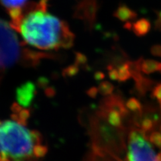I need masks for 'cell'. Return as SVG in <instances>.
<instances>
[{
	"label": "cell",
	"instance_id": "cell-2",
	"mask_svg": "<svg viewBox=\"0 0 161 161\" xmlns=\"http://www.w3.org/2000/svg\"><path fill=\"white\" fill-rule=\"evenodd\" d=\"M47 153L40 134L25 124L0 120V154L11 161H26L42 157Z\"/></svg>",
	"mask_w": 161,
	"mask_h": 161
},
{
	"label": "cell",
	"instance_id": "cell-16",
	"mask_svg": "<svg viewBox=\"0 0 161 161\" xmlns=\"http://www.w3.org/2000/svg\"><path fill=\"white\" fill-rule=\"evenodd\" d=\"M153 127V122L150 118H145L142 120L141 123V128L144 132H148L150 130H152Z\"/></svg>",
	"mask_w": 161,
	"mask_h": 161
},
{
	"label": "cell",
	"instance_id": "cell-26",
	"mask_svg": "<svg viewBox=\"0 0 161 161\" xmlns=\"http://www.w3.org/2000/svg\"><path fill=\"white\" fill-rule=\"evenodd\" d=\"M159 72L161 73V63H160V69H159Z\"/></svg>",
	"mask_w": 161,
	"mask_h": 161
},
{
	"label": "cell",
	"instance_id": "cell-17",
	"mask_svg": "<svg viewBox=\"0 0 161 161\" xmlns=\"http://www.w3.org/2000/svg\"><path fill=\"white\" fill-rule=\"evenodd\" d=\"M108 70H109L108 75L109 79L112 80H118V70L111 65H108Z\"/></svg>",
	"mask_w": 161,
	"mask_h": 161
},
{
	"label": "cell",
	"instance_id": "cell-15",
	"mask_svg": "<svg viewBox=\"0 0 161 161\" xmlns=\"http://www.w3.org/2000/svg\"><path fill=\"white\" fill-rule=\"evenodd\" d=\"M150 142L161 150V132H154L150 136Z\"/></svg>",
	"mask_w": 161,
	"mask_h": 161
},
{
	"label": "cell",
	"instance_id": "cell-5",
	"mask_svg": "<svg viewBox=\"0 0 161 161\" xmlns=\"http://www.w3.org/2000/svg\"><path fill=\"white\" fill-rule=\"evenodd\" d=\"M113 16L122 22H128L135 19L138 14L134 10L128 8L125 4H121L114 12Z\"/></svg>",
	"mask_w": 161,
	"mask_h": 161
},
{
	"label": "cell",
	"instance_id": "cell-4",
	"mask_svg": "<svg viewBox=\"0 0 161 161\" xmlns=\"http://www.w3.org/2000/svg\"><path fill=\"white\" fill-rule=\"evenodd\" d=\"M98 4L97 0H82L78 5L76 16L86 21L88 27L92 29L96 21Z\"/></svg>",
	"mask_w": 161,
	"mask_h": 161
},
{
	"label": "cell",
	"instance_id": "cell-28",
	"mask_svg": "<svg viewBox=\"0 0 161 161\" xmlns=\"http://www.w3.org/2000/svg\"><path fill=\"white\" fill-rule=\"evenodd\" d=\"M129 161H134V160H132V159H130V158H129Z\"/></svg>",
	"mask_w": 161,
	"mask_h": 161
},
{
	"label": "cell",
	"instance_id": "cell-11",
	"mask_svg": "<svg viewBox=\"0 0 161 161\" xmlns=\"http://www.w3.org/2000/svg\"><path fill=\"white\" fill-rule=\"evenodd\" d=\"M132 75L130 72L127 62L118 68V80L119 82H125L128 80Z\"/></svg>",
	"mask_w": 161,
	"mask_h": 161
},
{
	"label": "cell",
	"instance_id": "cell-6",
	"mask_svg": "<svg viewBox=\"0 0 161 161\" xmlns=\"http://www.w3.org/2000/svg\"><path fill=\"white\" fill-rule=\"evenodd\" d=\"M151 24L147 18H141L134 23L132 29L134 33L138 37H142L147 35L150 30Z\"/></svg>",
	"mask_w": 161,
	"mask_h": 161
},
{
	"label": "cell",
	"instance_id": "cell-12",
	"mask_svg": "<svg viewBox=\"0 0 161 161\" xmlns=\"http://www.w3.org/2000/svg\"><path fill=\"white\" fill-rule=\"evenodd\" d=\"M114 89V85L107 80H104L101 83L98 87L99 93L103 95V96H107L110 94H112Z\"/></svg>",
	"mask_w": 161,
	"mask_h": 161
},
{
	"label": "cell",
	"instance_id": "cell-20",
	"mask_svg": "<svg viewBox=\"0 0 161 161\" xmlns=\"http://www.w3.org/2000/svg\"><path fill=\"white\" fill-rule=\"evenodd\" d=\"M155 13L157 15V19L154 22V27L156 30L161 32V11H155Z\"/></svg>",
	"mask_w": 161,
	"mask_h": 161
},
{
	"label": "cell",
	"instance_id": "cell-10",
	"mask_svg": "<svg viewBox=\"0 0 161 161\" xmlns=\"http://www.w3.org/2000/svg\"><path fill=\"white\" fill-rule=\"evenodd\" d=\"M108 122L114 127H119L122 125V118L118 110H111L108 115Z\"/></svg>",
	"mask_w": 161,
	"mask_h": 161
},
{
	"label": "cell",
	"instance_id": "cell-25",
	"mask_svg": "<svg viewBox=\"0 0 161 161\" xmlns=\"http://www.w3.org/2000/svg\"><path fill=\"white\" fill-rule=\"evenodd\" d=\"M154 161H161V152L156 154L154 157Z\"/></svg>",
	"mask_w": 161,
	"mask_h": 161
},
{
	"label": "cell",
	"instance_id": "cell-9",
	"mask_svg": "<svg viewBox=\"0 0 161 161\" xmlns=\"http://www.w3.org/2000/svg\"><path fill=\"white\" fill-rule=\"evenodd\" d=\"M33 87L31 84H26L18 91V98L22 103L26 104L32 99Z\"/></svg>",
	"mask_w": 161,
	"mask_h": 161
},
{
	"label": "cell",
	"instance_id": "cell-23",
	"mask_svg": "<svg viewBox=\"0 0 161 161\" xmlns=\"http://www.w3.org/2000/svg\"><path fill=\"white\" fill-rule=\"evenodd\" d=\"M94 78L97 81H99V80H102L105 78V74L103 72L97 71L95 73Z\"/></svg>",
	"mask_w": 161,
	"mask_h": 161
},
{
	"label": "cell",
	"instance_id": "cell-1",
	"mask_svg": "<svg viewBox=\"0 0 161 161\" xmlns=\"http://www.w3.org/2000/svg\"><path fill=\"white\" fill-rule=\"evenodd\" d=\"M9 16L11 26L30 47L50 51L73 46L75 34L67 22L48 11V0L28 3Z\"/></svg>",
	"mask_w": 161,
	"mask_h": 161
},
{
	"label": "cell",
	"instance_id": "cell-24",
	"mask_svg": "<svg viewBox=\"0 0 161 161\" xmlns=\"http://www.w3.org/2000/svg\"><path fill=\"white\" fill-rule=\"evenodd\" d=\"M132 26H133V25L132 24V23L130 22H125V24H124V28L125 29L128 30H131L132 28Z\"/></svg>",
	"mask_w": 161,
	"mask_h": 161
},
{
	"label": "cell",
	"instance_id": "cell-8",
	"mask_svg": "<svg viewBox=\"0 0 161 161\" xmlns=\"http://www.w3.org/2000/svg\"><path fill=\"white\" fill-rule=\"evenodd\" d=\"M160 63L152 59L143 60L141 64V71L144 73L149 75L156 71H159Z\"/></svg>",
	"mask_w": 161,
	"mask_h": 161
},
{
	"label": "cell",
	"instance_id": "cell-22",
	"mask_svg": "<svg viewBox=\"0 0 161 161\" xmlns=\"http://www.w3.org/2000/svg\"><path fill=\"white\" fill-rule=\"evenodd\" d=\"M77 62L80 64H84L87 61V58L85 57V56L80 53H78L77 54Z\"/></svg>",
	"mask_w": 161,
	"mask_h": 161
},
{
	"label": "cell",
	"instance_id": "cell-14",
	"mask_svg": "<svg viewBox=\"0 0 161 161\" xmlns=\"http://www.w3.org/2000/svg\"><path fill=\"white\" fill-rule=\"evenodd\" d=\"M126 107L132 112H140L142 109V105H141L140 102L135 97H132L128 100Z\"/></svg>",
	"mask_w": 161,
	"mask_h": 161
},
{
	"label": "cell",
	"instance_id": "cell-7",
	"mask_svg": "<svg viewBox=\"0 0 161 161\" xmlns=\"http://www.w3.org/2000/svg\"><path fill=\"white\" fill-rule=\"evenodd\" d=\"M0 3L9 15L22 9L29 2L28 0H0Z\"/></svg>",
	"mask_w": 161,
	"mask_h": 161
},
{
	"label": "cell",
	"instance_id": "cell-21",
	"mask_svg": "<svg viewBox=\"0 0 161 161\" xmlns=\"http://www.w3.org/2000/svg\"><path fill=\"white\" fill-rule=\"evenodd\" d=\"M98 93H99L98 88L95 87H93L92 88H90L87 92V93L89 96L91 97H92V98H95V97L97 96V95Z\"/></svg>",
	"mask_w": 161,
	"mask_h": 161
},
{
	"label": "cell",
	"instance_id": "cell-19",
	"mask_svg": "<svg viewBox=\"0 0 161 161\" xmlns=\"http://www.w3.org/2000/svg\"><path fill=\"white\" fill-rule=\"evenodd\" d=\"M150 53L154 57H161V44H154L151 47Z\"/></svg>",
	"mask_w": 161,
	"mask_h": 161
},
{
	"label": "cell",
	"instance_id": "cell-3",
	"mask_svg": "<svg viewBox=\"0 0 161 161\" xmlns=\"http://www.w3.org/2000/svg\"><path fill=\"white\" fill-rule=\"evenodd\" d=\"M10 24L0 19V70L17 64H36L41 53L28 49L20 41Z\"/></svg>",
	"mask_w": 161,
	"mask_h": 161
},
{
	"label": "cell",
	"instance_id": "cell-27",
	"mask_svg": "<svg viewBox=\"0 0 161 161\" xmlns=\"http://www.w3.org/2000/svg\"><path fill=\"white\" fill-rule=\"evenodd\" d=\"M160 132H161V124H160Z\"/></svg>",
	"mask_w": 161,
	"mask_h": 161
},
{
	"label": "cell",
	"instance_id": "cell-29",
	"mask_svg": "<svg viewBox=\"0 0 161 161\" xmlns=\"http://www.w3.org/2000/svg\"><path fill=\"white\" fill-rule=\"evenodd\" d=\"M160 112H161V105H160Z\"/></svg>",
	"mask_w": 161,
	"mask_h": 161
},
{
	"label": "cell",
	"instance_id": "cell-18",
	"mask_svg": "<svg viewBox=\"0 0 161 161\" xmlns=\"http://www.w3.org/2000/svg\"><path fill=\"white\" fill-rule=\"evenodd\" d=\"M153 96L157 99L158 102L161 105V83L156 85L153 89Z\"/></svg>",
	"mask_w": 161,
	"mask_h": 161
},
{
	"label": "cell",
	"instance_id": "cell-13",
	"mask_svg": "<svg viewBox=\"0 0 161 161\" xmlns=\"http://www.w3.org/2000/svg\"><path fill=\"white\" fill-rule=\"evenodd\" d=\"M153 83V81L152 80L142 77V79L136 81V87L137 90L139 92L144 93L150 87V86L152 85Z\"/></svg>",
	"mask_w": 161,
	"mask_h": 161
}]
</instances>
